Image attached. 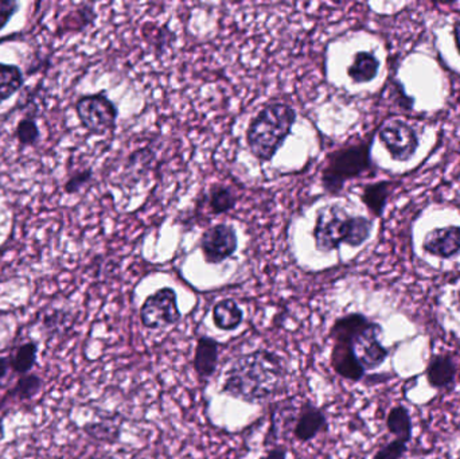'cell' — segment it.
Returning a JSON list of instances; mask_svg holds the SVG:
<instances>
[{"label": "cell", "instance_id": "cell-1", "mask_svg": "<svg viewBox=\"0 0 460 459\" xmlns=\"http://www.w3.org/2000/svg\"><path fill=\"white\" fill-rule=\"evenodd\" d=\"M285 368L282 357L257 349L238 357L223 378L222 393L256 404L269 401L285 390Z\"/></svg>", "mask_w": 460, "mask_h": 459}, {"label": "cell", "instance_id": "cell-2", "mask_svg": "<svg viewBox=\"0 0 460 459\" xmlns=\"http://www.w3.org/2000/svg\"><path fill=\"white\" fill-rule=\"evenodd\" d=\"M382 326L361 313H350L339 316L330 329V338L332 341L340 339L352 345L358 362L366 372L376 370L389 357L388 347L379 341Z\"/></svg>", "mask_w": 460, "mask_h": 459}, {"label": "cell", "instance_id": "cell-3", "mask_svg": "<svg viewBox=\"0 0 460 459\" xmlns=\"http://www.w3.org/2000/svg\"><path fill=\"white\" fill-rule=\"evenodd\" d=\"M295 121V110L288 104L274 103L262 108L246 132L252 154L261 162L271 160L290 136Z\"/></svg>", "mask_w": 460, "mask_h": 459}, {"label": "cell", "instance_id": "cell-4", "mask_svg": "<svg viewBox=\"0 0 460 459\" xmlns=\"http://www.w3.org/2000/svg\"><path fill=\"white\" fill-rule=\"evenodd\" d=\"M373 222L365 217H352L337 205L318 210L314 240L322 253L338 250L342 244L360 246L368 240Z\"/></svg>", "mask_w": 460, "mask_h": 459}, {"label": "cell", "instance_id": "cell-5", "mask_svg": "<svg viewBox=\"0 0 460 459\" xmlns=\"http://www.w3.org/2000/svg\"><path fill=\"white\" fill-rule=\"evenodd\" d=\"M371 140L343 147L327 155L326 166L322 171V186L331 196L342 191L347 181L368 173L371 168Z\"/></svg>", "mask_w": 460, "mask_h": 459}, {"label": "cell", "instance_id": "cell-6", "mask_svg": "<svg viewBox=\"0 0 460 459\" xmlns=\"http://www.w3.org/2000/svg\"><path fill=\"white\" fill-rule=\"evenodd\" d=\"M74 110L84 128L93 135L112 131L119 116L118 107L104 92L82 96L75 101Z\"/></svg>", "mask_w": 460, "mask_h": 459}, {"label": "cell", "instance_id": "cell-7", "mask_svg": "<svg viewBox=\"0 0 460 459\" xmlns=\"http://www.w3.org/2000/svg\"><path fill=\"white\" fill-rule=\"evenodd\" d=\"M176 292L171 287H163L151 294L140 308V321L151 331H160L181 321Z\"/></svg>", "mask_w": 460, "mask_h": 459}, {"label": "cell", "instance_id": "cell-8", "mask_svg": "<svg viewBox=\"0 0 460 459\" xmlns=\"http://www.w3.org/2000/svg\"><path fill=\"white\" fill-rule=\"evenodd\" d=\"M199 244L205 261L209 264H220L232 258L238 251V233L232 225H214L205 230Z\"/></svg>", "mask_w": 460, "mask_h": 459}, {"label": "cell", "instance_id": "cell-9", "mask_svg": "<svg viewBox=\"0 0 460 459\" xmlns=\"http://www.w3.org/2000/svg\"><path fill=\"white\" fill-rule=\"evenodd\" d=\"M379 139L392 158L399 162H407L410 159L418 147L417 135L409 124L402 121H392L391 123L382 127Z\"/></svg>", "mask_w": 460, "mask_h": 459}, {"label": "cell", "instance_id": "cell-10", "mask_svg": "<svg viewBox=\"0 0 460 459\" xmlns=\"http://www.w3.org/2000/svg\"><path fill=\"white\" fill-rule=\"evenodd\" d=\"M329 422L326 415L310 401L301 403L298 411L295 424H293V438L299 442H311L316 435L326 432Z\"/></svg>", "mask_w": 460, "mask_h": 459}, {"label": "cell", "instance_id": "cell-11", "mask_svg": "<svg viewBox=\"0 0 460 459\" xmlns=\"http://www.w3.org/2000/svg\"><path fill=\"white\" fill-rule=\"evenodd\" d=\"M331 367L338 376L353 383H360L366 376V370L358 362L352 345L340 339L332 341Z\"/></svg>", "mask_w": 460, "mask_h": 459}, {"label": "cell", "instance_id": "cell-12", "mask_svg": "<svg viewBox=\"0 0 460 459\" xmlns=\"http://www.w3.org/2000/svg\"><path fill=\"white\" fill-rule=\"evenodd\" d=\"M431 255L448 259L460 253V227L439 228L431 230L423 243Z\"/></svg>", "mask_w": 460, "mask_h": 459}, {"label": "cell", "instance_id": "cell-13", "mask_svg": "<svg viewBox=\"0 0 460 459\" xmlns=\"http://www.w3.org/2000/svg\"><path fill=\"white\" fill-rule=\"evenodd\" d=\"M220 346V342L213 337L201 336L197 339L193 365L197 376L202 381L207 380L217 372Z\"/></svg>", "mask_w": 460, "mask_h": 459}, {"label": "cell", "instance_id": "cell-14", "mask_svg": "<svg viewBox=\"0 0 460 459\" xmlns=\"http://www.w3.org/2000/svg\"><path fill=\"white\" fill-rule=\"evenodd\" d=\"M456 375L457 365L449 353L431 357L425 370L428 384L435 390H446L451 386Z\"/></svg>", "mask_w": 460, "mask_h": 459}, {"label": "cell", "instance_id": "cell-15", "mask_svg": "<svg viewBox=\"0 0 460 459\" xmlns=\"http://www.w3.org/2000/svg\"><path fill=\"white\" fill-rule=\"evenodd\" d=\"M244 313L233 300H222L213 307V323L220 331H233L240 328Z\"/></svg>", "mask_w": 460, "mask_h": 459}, {"label": "cell", "instance_id": "cell-16", "mask_svg": "<svg viewBox=\"0 0 460 459\" xmlns=\"http://www.w3.org/2000/svg\"><path fill=\"white\" fill-rule=\"evenodd\" d=\"M38 352H40V346L33 339L20 344L14 352L10 353L12 372L18 376L31 373V370L35 368Z\"/></svg>", "mask_w": 460, "mask_h": 459}, {"label": "cell", "instance_id": "cell-17", "mask_svg": "<svg viewBox=\"0 0 460 459\" xmlns=\"http://www.w3.org/2000/svg\"><path fill=\"white\" fill-rule=\"evenodd\" d=\"M379 61L371 51H358L355 61L350 65L347 74L350 79L358 84L371 82L378 74Z\"/></svg>", "mask_w": 460, "mask_h": 459}, {"label": "cell", "instance_id": "cell-18", "mask_svg": "<svg viewBox=\"0 0 460 459\" xmlns=\"http://www.w3.org/2000/svg\"><path fill=\"white\" fill-rule=\"evenodd\" d=\"M25 85L22 69L18 65L0 62V104L17 95Z\"/></svg>", "mask_w": 460, "mask_h": 459}, {"label": "cell", "instance_id": "cell-19", "mask_svg": "<svg viewBox=\"0 0 460 459\" xmlns=\"http://www.w3.org/2000/svg\"><path fill=\"white\" fill-rule=\"evenodd\" d=\"M386 429L396 440L404 443L412 440V419L409 411L404 406H394L386 416Z\"/></svg>", "mask_w": 460, "mask_h": 459}, {"label": "cell", "instance_id": "cell-20", "mask_svg": "<svg viewBox=\"0 0 460 459\" xmlns=\"http://www.w3.org/2000/svg\"><path fill=\"white\" fill-rule=\"evenodd\" d=\"M394 183L389 181H381V183H371L363 189V201L365 202L368 209L376 217L381 216L386 209V201L392 193Z\"/></svg>", "mask_w": 460, "mask_h": 459}, {"label": "cell", "instance_id": "cell-21", "mask_svg": "<svg viewBox=\"0 0 460 459\" xmlns=\"http://www.w3.org/2000/svg\"><path fill=\"white\" fill-rule=\"evenodd\" d=\"M43 386V377L40 375H36V373L19 376L17 383L12 385V388H10L6 398L15 399V401H33L35 396L40 395Z\"/></svg>", "mask_w": 460, "mask_h": 459}, {"label": "cell", "instance_id": "cell-22", "mask_svg": "<svg viewBox=\"0 0 460 459\" xmlns=\"http://www.w3.org/2000/svg\"><path fill=\"white\" fill-rule=\"evenodd\" d=\"M15 136L22 147L35 146L41 139V131L36 116L33 113L23 116L15 127Z\"/></svg>", "mask_w": 460, "mask_h": 459}, {"label": "cell", "instance_id": "cell-23", "mask_svg": "<svg viewBox=\"0 0 460 459\" xmlns=\"http://www.w3.org/2000/svg\"><path fill=\"white\" fill-rule=\"evenodd\" d=\"M236 201L238 198L235 193L226 186L217 185L210 191L209 206L214 214H222L232 210L236 206Z\"/></svg>", "mask_w": 460, "mask_h": 459}, {"label": "cell", "instance_id": "cell-24", "mask_svg": "<svg viewBox=\"0 0 460 459\" xmlns=\"http://www.w3.org/2000/svg\"><path fill=\"white\" fill-rule=\"evenodd\" d=\"M93 181L92 168H82V170L75 171L67 178L64 185V191L66 194H77L90 185Z\"/></svg>", "mask_w": 460, "mask_h": 459}, {"label": "cell", "instance_id": "cell-25", "mask_svg": "<svg viewBox=\"0 0 460 459\" xmlns=\"http://www.w3.org/2000/svg\"><path fill=\"white\" fill-rule=\"evenodd\" d=\"M407 443L402 442L399 440H391L386 446H382L376 454L373 459H402L407 453Z\"/></svg>", "mask_w": 460, "mask_h": 459}, {"label": "cell", "instance_id": "cell-26", "mask_svg": "<svg viewBox=\"0 0 460 459\" xmlns=\"http://www.w3.org/2000/svg\"><path fill=\"white\" fill-rule=\"evenodd\" d=\"M18 10H19V4L15 0H0V31L9 25Z\"/></svg>", "mask_w": 460, "mask_h": 459}, {"label": "cell", "instance_id": "cell-27", "mask_svg": "<svg viewBox=\"0 0 460 459\" xmlns=\"http://www.w3.org/2000/svg\"><path fill=\"white\" fill-rule=\"evenodd\" d=\"M288 450L285 446L277 445L269 448L262 459H287Z\"/></svg>", "mask_w": 460, "mask_h": 459}, {"label": "cell", "instance_id": "cell-28", "mask_svg": "<svg viewBox=\"0 0 460 459\" xmlns=\"http://www.w3.org/2000/svg\"><path fill=\"white\" fill-rule=\"evenodd\" d=\"M10 370H12L10 354H2L0 353V380H4L9 376Z\"/></svg>", "mask_w": 460, "mask_h": 459}, {"label": "cell", "instance_id": "cell-29", "mask_svg": "<svg viewBox=\"0 0 460 459\" xmlns=\"http://www.w3.org/2000/svg\"><path fill=\"white\" fill-rule=\"evenodd\" d=\"M454 37H455V43H456L457 51H459V53H460V20H459V22L455 23Z\"/></svg>", "mask_w": 460, "mask_h": 459}, {"label": "cell", "instance_id": "cell-30", "mask_svg": "<svg viewBox=\"0 0 460 459\" xmlns=\"http://www.w3.org/2000/svg\"><path fill=\"white\" fill-rule=\"evenodd\" d=\"M459 303H460V292H459Z\"/></svg>", "mask_w": 460, "mask_h": 459}, {"label": "cell", "instance_id": "cell-31", "mask_svg": "<svg viewBox=\"0 0 460 459\" xmlns=\"http://www.w3.org/2000/svg\"><path fill=\"white\" fill-rule=\"evenodd\" d=\"M459 104H460V93H459Z\"/></svg>", "mask_w": 460, "mask_h": 459}]
</instances>
